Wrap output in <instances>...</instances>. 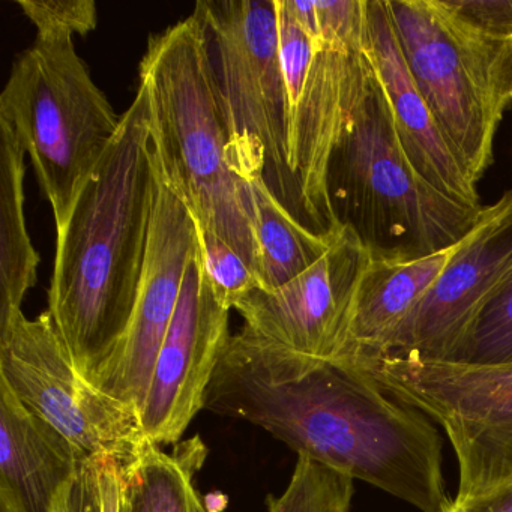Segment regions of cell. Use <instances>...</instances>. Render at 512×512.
Instances as JSON below:
<instances>
[{
    "label": "cell",
    "mask_w": 512,
    "mask_h": 512,
    "mask_svg": "<svg viewBox=\"0 0 512 512\" xmlns=\"http://www.w3.org/2000/svg\"><path fill=\"white\" fill-rule=\"evenodd\" d=\"M122 487L119 458L113 455L86 458L59 499L55 512H121Z\"/></svg>",
    "instance_id": "7402d4cb"
},
{
    "label": "cell",
    "mask_w": 512,
    "mask_h": 512,
    "mask_svg": "<svg viewBox=\"0 0 512 512\" xmlns=\"http://www.w3.org/2000/svg\"><path fill=\"white\" fill-rule=\"evenodd\" d=\"M17 7L34 23L37 40L73 41L97 29V4L92 0H16Z\"/></svg>",
    "instance_id": "cb8c5ba5"
},
{
    "label": "cell",
    "mask_w": 512,
    "mask_h": 512,
    "mask_svg": "<svg viewBox=\"0 0 512 512\" xmlns=\"http://www.w3.org/2000/svg\"><path fill=\"white\" fill-rule=\"evenodd\" d=\"M206 454L199 436L176 443L172 454L148 443L122 463L124 512H208L194 484Z\"/></svg>",
    "instance_id": "d6986e66"
},
{
    "label": "cell",
    "mask_w": 512,
    "mask_h": 512,
    "mask_svg": "<svg viewBox=\"0 0 512 512\" xmlns=\"http://www.w3.org/2000/svg\"><path fill=\"white\" fill-rule=\"evenodd\" d=\"M355 365L443 428L458 461L455 500L512 484V364L377 355Z\"/></svg>",
    "instance_id": "ba28073f"
},
{
    "label": "cell",
    "mask_w": 512,
    "mask_h": 512,
    "mask_svg": "<svg viewBox=\"0 0 512 512\" xmlns=\"http://www.w3.org/2000/svg\"><path fill=\"white\" fill-rule=\"evenodd\" d=\"M256 214L260 289L275 290L307 271L331 247L335 232L317 233L295 217L263 176L247 182Z\"/></svg>",
    "instance_id": "ffe728a7"
},
{
    "label": "cell",
    "mask_w": 512,
    "mask_h": 512,
    "mask_svg": "<svg viewBox=\"0 0 512 512\" xmlns=\"http://www.w3.org/2000/svg\"><path fill=\"white\" fill-rule=\"evenodd\" d=\"M446 7L470 28L512 40V0H445Z\"/></svg>",
    "instance_id": "d4e9b609"
},
{
    "label": "cell",
    "mask_w": 512,
    "mask_h": 512,
    "mask_svg": "<svg viewBox=\"0 0 512 512\" xmlns=\"http://www.w3.org/2000/svg\"><path fill=\"white\" fill-rule=\"evenodd\" d=\"M452 248L412 262L370 260L356 290L346 343L334 361L355 364L382 352L401 322L433 286Z\"/></svg>",
    "instance_id": "e0dca14e"
},
{
    "label": "cell",
    "mask_w": 512,
    "mask_h": 512,
    "mask_svg": "<svg viewBox=\"0 0 512 512\" xmlns=\"http://www.w3.org/2000/svg\"><path fill=\"white\" fill-rule=\"evenodd\" d=\"M368 61L362 40L320 32L307 73L287 71L286 137L289 166L301 188L311 229L337 230L326 194L329 158L364 91Z\"/></svg>",
    "instance_id": "30bf717a"
},
{
    "label": "cell",
    "mask_w": 512,
    "mask_h": 512,
    "mask_svg": "<svg viewBox=\"0 0 512 512\" xmlns=\"http://www.w3.org/2000/svg\"><path fill=\"white\" fill-rule=\"evenodd\" d=\"M205 409L251 422L296 454L419 511L452 505L439 430L359 365L284 352L241 331L224 349Z\"/></svg>",
    "instance_id": "6da1fadb"
},
{
    "label": "cell",
    "mask_w": 512,
    "mask_h": 512,
    "mask_svg": "<svg viewBox=\"0 0 512 512\" xmlns=\"http://www.w3.org/2000/svg\"><path fill=\"white\" fill-rule=\"evenodd\" d=\"M83 460L0 380V512H55Z\"/></svg>",
    "instance_id": "2e32d148"
},
{
    "label": "cell",
    "mask_w": 512,
    "mask_h": 512,
    "mask_svg": "<svg viewBox=\"0 0 512 512\" xmlns=\"http://www.w3.org/2000/svg\"><path fill=\"white\" fill-rule=\"evenodd\" d=\"M229 314L212 290L197 244L139 413L152 445L178 443L205 409L206 391L232 337Z\"/></svg>",
    "instance_id": "7c38bea8"
},
{
    "label": "cell",
    "mask_w": 512,
    "mask_h": 512,
    "mask_svg": "<svg viewBox=\"0 0 512 512\" xmlns=\"http://www.w3.org/2000/svg\"><path fill=\"white\" fill-rule=\"evenodd\" d=\"M440 361L463 365L512 364V272L485 299Z\"/></svg>",
    "instance_id": "44dd1931"
},
{
    "label": "cell",
    "mask_w": 512,
    "mask_h": 512,
    "mask_svg": "<svg viewBox=\"0 0 512 512\" xmlns=\"http://www.w3.org/2000/svg\"><path fill=\"white\" fill-rule=\"evenodd\" d=\"M194 224L203 269L211 281L212 290L218 302L227 310H232L248 293L260 287L259 280L253 269L230 245L196 221Z\"/></svg>",
    "instance_id": "603a6c76"
},
{
    "label": "cell",
    "mask_w": 512,
    "mask_h": 512,
    "mask_svg": "<svg viewBox=\"0 0 512 512\" xmlns=\"http://www.w3.org/2000/svg\"><path fill=\"white\" fill-rule=\"evenodd\" d=\"M370 260L355 233L340 227L307 271L275 290L257 287L239 301L242 331L284 352L334 361L346 343L356 290Z\"/></svg>",
    "instance_id": "8fae6325"
},
{
    "label": "cell",
    "mask_w": 512,
    "mask_h": 512,
    "mask_svg": "<svg viewBox=\"0 0 512 512\" xmlns=\"http://www.w3.org/2000/svg\"><path fill=\"white\" fill-rule=\"evenodd\" d=\"M326 194L335 227L352 230L374 262H412L448 250L482 209L452 202L413 169L371 62L329 158Z\"/></svg>",
    "instance_id": "277c9868"
},
{
    "label": "cell",
    "mask_w": 512,
    "mask_h": 512,
    "mask_svg": "<svg viewBox=\"0 0 512 512\" xmlns=\"http://www.w3.org/2000/svg\"><path fill=\"white\" fill-rule=\"evenodd\" d=\"M139 89L148 101L152 152L164 181L194 221L230 245L259 280L253 197L230 163L232 131L196 14L149 38Z\"/></svg>",
    "instance_id": "3957f363"
},
{
    "label": "cell",
    "mask_w": 512,
    "mask_h": 512,
    "mask_svg": "<svg viewBox=\"0 0 512 512\" xmlns=\"http://www.w3.org/2000/svg\"><path fill=\"white\" fill-rule=\"evenodd\" d=\"M25 149L0 119V322L22 311L37 284L40 256L25 218Z\"/></svg>",
    "instance_id": "ac0fdd59"
},
{
    "label": "cell",
    "mask_w": 512,
    "mask_h": 512,
    "mask_svg": "<svg viewBox=\"0 0 512 512\" xmlns=\"http://www.w3.org/2000/svg\"><path fill=\"white\" fill-rule=\"evenodd\" d=\"M511 272L512 191H508L494 205L481 209L475 226L452 248L433 286L377 355L440 361Z\"/></svg>",
    "instance_id": "4fadbf2b"
},
{
    "label": "cell",
    "mask_w": 512,
    "mask_h": 512,
    "mask_svg": "<svg viewBox=\"0 0 512 512\" xmlns=\"http://www.w3.org/2000/svg\"><path fill=\"white\" fill-rule=\"evenodd\" d=\"M364 52L379 77L398 139L413 169L452 202L481 209L476 185L452 154L410 76L386 0H365Z\"/></svg>",
    "instance_id": "9a60e30c"
},
{
    "label": "cell",
    "mask_w": 512,
    "mask_h": 512,
    "mask_svg": "<svg viewBox=\"0 0 512 512\" xmlns=\"http://www.w3.org/2000/svg\"><path fill=\"white\" fill-rule=\"evenodd\" d=\"M193 14L208 35L232 131L233 170L244 182L263 176L283 205L310 227L287 157V100L275 0H200Z\"/></svg>",
    "instance_id": "52a82bcc"
},
{
    "label": "cell",
    "mask_w": 512,
    "mask_h": 512,
    "mask_svg": "<svg viewBox=\"0 0 512 512\" xmlns=\"http://www.w3.org/2000/svg\"><path fill=\"white\" fill-rule=\"evenodd\" d=\"M0 380L83 458L128 463L149 443L134 407L80 376L47 311L37 319L17 311L0 322Z\"/></svg>",
    "instance_id": "9c48e42d"
},
{
    "label": "cell",
    "mask_w": 512,
    "mask_h": 512,
    "mask_svg": "<svg viewBox=\"0 0 512 512\" xmlns=\"http://www.w3.org/2000/svg\"><path fill=\"white\" fill-rule=\"evenodd\" d=\"M386 8L419 94L467 178L478 184L512 101V40L470 28L445 0H386Z\"/></svg>",
    "instance_id": "5b68a950"
},
{
    "label": "cell",
    "mask_w": 512,
    "mask_h": 512,
    "mask_svg": "<svg viewBox=\"0 0 512 512\" xmlns=\"http://www.w3.org/2000/svg\"><path fill=\"white\" fill-rule=\"evenodd\" d=\"M155 187L148 101L137 89L118 136L56 230L47 313L80 376L98 389L115 367L136 307Z\"/></svg>",
    "instance_id": "7a4b0ae2"
},
{
    "label": "cell",
    "mask_w": 512,
    "mask_h": 512,
    "mask_svg": "<svg viewBox=\"0 0 512 512\" xmlns=\"http://www.w3.org/2000/svg\"><path fill=\"white\" fill-rule=\"evenodd\" d=\"M155 172L154 211L136 307L115 367L101 386L104 394L139 413L158 352L175 316L188 260L197 248L190 209L164 181L157 163Z\"/></svg>",
    "instance_id": "5bb4252c"
},
{
    "label": "cell",
    "mask_w": 512,
    "mask_h": 512,
    "mask_svg": "<svg viewBox=\"0 0 512 512\" xmlns=\"http://www.w3.org/2000/svg\"><path fill=\"white\" fill-rule=\"evenodd\" d=\"M446 512H512V484L473 499H454Z\"/></svg>",
    "instance_id": "484cf974"
},
{
    "label": "cell",
    "mask_w": 512,
    "mask_h": 512,
    "mask_svg": "<svg viewBox=\"0 0 512 512\" xmlns=\"http://www.w3.org/2000/svg\"><path fill=\"white\" fill-rule=\"evenodd\" d=\"M0 119L31 158L56 230L118 136L116 115L74 41H40L14 64L0 95Z\"/></svg>",
    "instance_id": "8992f818"
}]
</instances>
